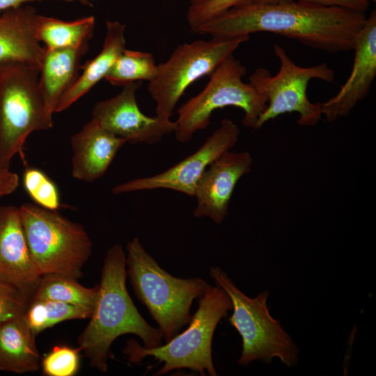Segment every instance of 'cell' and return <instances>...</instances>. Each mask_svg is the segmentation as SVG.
I'll return each instance as SVG.
<instances>
[{"mask_svg":"<svg viewBox=\"0 0 376 376\" xmlns=\"http://www.w3.org/2000/svg\"><path fill=\"white\" fill-rule=\"evenodd\" d=\"M126 143L92 118L71 137L72 176L87 182L96 180L104 174Z\"/></svg>","mask_w":376,"mask_h":376,"instance_id":"17","label":"cell"},{"mask_svg":"<svg viewBox=\"0 0 376 376\" xmlns=\"http://www.w3.org/2000/svg\"><path fill=\"white\" fill-rule=\"evenodd\" d=\"M239 127L224 118L219 127L191 155L169 169L152 176L133 179L112 189L114 194L132 191L168 189L194 196L196 187L208 166L237 143Z\"/></svg>","mask_w":376,"mask_h":376,"instance_id":"11","label":"cell"},{"mask_svg":"<svg viewBox=\"0 0 376 376\" xmlns=\"http://www.w3.org/2000/svg\"><path fill=\"white\" fill-rule=\"evenodd\" d=\"M19 212L31 257L40 275L81 278L92 252V242L84 228L57 210L37 204H23Z\"/></svg>","mask_w":376,"mask_h":376,"instance_id":"6","label":"cell"},{"mask_svg":"<svg viewBox=\"0 0 376 376\" xmlns=\"http://www.w3.org/2000/svg\"><path fill=\"white\" fill-rule=\"evenodd\" d=\"M126 254L122 245L108 250L90 321L78 338V348L91 367L106 373L108 360L113 358L111 347L120 336L134 334L147 348L162 345L159 329L141 315L126 287Z\"/></svg>","mask_w":376,"mask_h":376,"instance_id":"2","label":"cell"},{"mask_svg":"<svg viewBox=\"0 0 376 376\" xmlns=\"http://www.w3.org/2000/svg\"><path fill=\"white\" fill-rule=\"evenodd\" d=\"M39 72L24 64L0 68V168L9 169L12 158L22 155L30 134L53 126V113L39 88Z\"/></svg>","mask_w":376,"mask_h":376,"instance_id":"7","label":"cell"},{"mask_svg":"<svg viewBox=\"0 0 376 376\" xmlns=\"http://www.w3.org/2000/svg\"><path fill=\"white\" fill-rule=\"evenodd\" d=\"M127 275L134 292L169 342L191 320V307L209 284L201 278L182 279L162 269L139 238L126 246Z\"/></svg>","mask_w":376,"mask_h":376,"instance_id":"3","label":"cell"},{"mask_svg":"<svg viewBox=\"0 0 376 376\" xmlns=\"http://www.w3.org/2000/svg\"><path fill=\"white\" fill-rule=\"evenodd\" d=\"M92 309L49 299H31L24 314L28 325L36 336L63 321L90 318Z\"/></svg>","mask_w":376,"mask_h":376,"instance_id":"23","label":"cell"},{"mask_svg":"<svg viewBox=\"0 0 376 376\" xmlns=\"http://www.w3.org/2000/svg\"><path fill=\"white\" fill-rule=\"evenodd\" d=\"M80 350L65 345L54 346L41 359L42 373L47 376H73L80 364Z\"/></svg>","mask_w":376,"mask_h":376,"instance_id":"26","label":"cell"},{"mask_svg":"<svg viewBox=\"0 0 376 376\" xmlns=\"http://www.w3.org/2000/svg\"><path fill=\"white\" fill-rule=\"evenodd\" d=\"M25 190L36 204L51 210L61 206L59 193L55 184L41 171L28 168L23 175Z\"/></svg>","mask_w":376,"mask_h":376,"instance_id":"25","label":"cell"},{"mask_svg":"<svg viewBox=\"0 0 376 376\" xmlns=\"http://www.w3.org/2000/svg\"><path fill=\"white\" fill-rule=\"evenodd\" d=\"M97 295V286L86 288L77 279L58 274L41 276L31 299H49L89 308L93 310Z\"/></svg>","mask_w":376,"mask_h":376,"instance_id":"22","label":"cell"},{"mask_svg":"<svg viewBox=\"0 0 376 376\" xmlns=\"http://www.w3.org/2000/svg\"><path fill=\"white\" fill-rule=\"evenodd\" d=\"M40 1L44 0H0V13L10 8L23 6L27 3Z\"/></svg>","mask_w":376,"mask_h":376,"instance_id":"31","label":"cell"},{"mask_svg":"<svg viewBox=\"0 0 376 376\" xmlns=\"http://www.w3.org/2000/svg\"><path fill=\"white\" fill-rule=\"evenodd\" d=\"M298 1L308 3L329 6L338 7L366 13L369 8V3L367 0H289Z\"/></svg>","mask_w":376,"mask_h":376,"instance_id":"29","label":"cell"},{"mask_svg":"<svg viewBox=\"0 0 376 376\" xmlns=\"http://www.w3.org/2000/svg\"><path fill=\"white\" fill-rule=\"evenodd\" d=\"M95 24L93 15L65 21L39 14L37 35L47 49L77 48L88 45Z\"/></svg>","mask_w":376,"mask_h":376,"instance_id":"21","label":"cell"},{"mask_svg":"<svg viewBox=\"0 0 376 376\" xmlns=\"http://www.w3.org/2000/svg\"><path fill=\"white\" fill-rule=\"evenodd\" d=\"M41 276L29 253L19 208L0 206V281L32 297Z\"/></svg>","mask_w":376,"mask_h":376,"instance_id":"15","label":"cell"},{"mask_svg":"<svg viewBox=\"0 0 376 376\" xmlns=\"http://www.w3.org/2000/svg\"><path fill=\"white\" fill-rule=\"evenodd\" d=\"M157 72L152 54L125 49L104 79L113 86H124L134 81H151Z\"/></svg>","mask_w":376,"mask_h":376,"instance_id":"24","label":"cell"},{"mask_svg":"<svg viewBox=\"0 0 376 376\" xmlns=\"http://www.w3.org/2000/svg\"><path fill=\"white\" fill-rule=\"evenodd\" d=\"M125 27L124 24L118 21H107L106 34L101 51L81 66V74L73 86L61 98L55 112L67 109L105 78L125 49Z\"/></svg>","mask_w":376,"mask_h":376,"instance_id":"18","label":"cell"},{"mask_svg":"<svg viewBox=\"0 0 376 376\" xmlns=\"http://www.w3.org/2000/svg\"><path fill=\"white\" fill-rule=\"evenodd\" d=\"M142 81L123 86L116 96L100 101L92 111V118L109 132L132 144H154L174 133L175 123L157 116L143 113L136 102V92Z\"/></svg>","mask_w":376,"mask_h":376,"instance_id":"12","label":"cell"},{"mask_svg":"<svg viewBox=\"0 0 376 376\" xmlns=\"http://www.w3.org/2000/svg\"><path fill=\"white\" fill-rule=\"evenodd\" d=\"M274 52L280 63L278 72L272 75L267 69L258 68L249 78V83L267 101V107L258 121L257 129L270 120L292 112L299 114L297 122L300 126L315 125L322 116L321 103H312L308 100L307 88L310 81L314 79L333 81L334 70L327 63L299 66L276 44L274 45Z\"/></svg>","mask_w":376,"mask_h":376,"instance_id":"9","label":"cell"},{"mask_svg":"<svg viewBox=\"0 0 376 376\" xmlns=\"http://www.w3.org/2000/svg\"><path fill=\"white\" fill-rule=\"evenodd\" d=\"M352 71L333 97L321 103L322 114L328 122L346 116L369 93L376 77V11L373 10L357 34Z\"/></svg>","mask_w":376,"mask_h":376,"instance_id":"14","label":"cell"},{"mask_svg":"<svg viewBox=\"0 0 376 376\" xmlns=\"http://www.w3.org/2000/svg\"><path fill=\"white\" fill-rule=\"evenodd\" d=\"M289 0H253V3L256 4H271L288 1Z\"/></svg>","mask_w":376,"mask_h":376,"instance_id":"32","label":"cell"},{"mask_svg":"<svg viewBox=\"0 0 376 376\" xmlns=\"http://www.w3.org/2000/svg\"><path fill=\"white\" fill-rule=\"evenodd\" d=\"M19 184L18 175L9 169L0 168V198L13 193Z\"/></svg>","mask_w":376,"mask_h":376,"instance_id":"30","label":"cell"},{"mask_svg":"<svg viewBox=\"0 0 376 376\" xmlns=\"http://www.w3.org/2000/svg\"><path fill=\"white\" fill-rule=\"evenodd\" d=\"M250 36L212 38L178 46L171 56L157 64L155 77L148 84V91L156 103V116L170 119L185 90L194 81L213 71Z\"/></svg>","mask_w":376,"mask_h":376,"instance_id":"10","label":"cell"},{"mask_svg":"<svg viewBox=\"0 0 376 376\" xmlns=\"http://www.w3.org/2000/svg\"><path fill=\"white\" fill-rule=\"evenodd\" d=\"M31 299L18 288L0 281V322L24 315Z\"/></svg>","mask_w":376,"mask_h":376,"instance_id":"28","label":"cell"},{"mask_svg":"<svg viewBox=\"0 0 376 376\" xmlns=\"http://www.w3.org/2000/svg\"><path fill=\"white\" fill-rule=\"evenodd\" d=\"M88 50V45L77 48H45L38 84L46 105L53 114L61 98L76 81L81 57Z\"/></svg>","mask_w":376,"mask_h":376,"instance_id":"19","label":"cell"},{"mask_svg":"<svg viewBox=\"0 0 376 376\" xmlns=\"http://www.w3.org/2000/svg\"><path fill=\"white\" fill-rule=\"evenodd\" d=\"M365 13L298 1L233 8L200 26L196 33L235 38L269 32L329 53L352 50Z\"/></svg>","mask_w":376,"mask_h":376,"instance_id":"1","label":"cell"},{"mask_svg":"<svg viewBox=\"0 0 376 376\" xmlns=\"http://www.w3.org/2000/svg\"><path fill=\"white\" fill-rule=\"evenodd\" d=\"M246 74V67L233 55L221 63L205 88L178 108L176 139L180 143L190 141L196 132L207 127L215 110L230 106L244 111V126L257 129L267 101L249 82L243 81Z\"/></svg>","mask_w":376,"mask_h":376,"instance_id":"8","label":"cell"},{"mask_svg":"<svg viewBox=\"0 0 376 376\" xmlns=\"http://www.w3.org/2000/svg\"><path fill=\"white\" fill-rule=\"evenodd\" d=\"M63 1H78L79 2H80L81 3H84V4H86V5H90L91 1H96V0H63Z\"/></svg>","mask_w":376,"mask_h":376,"instance_id":"33","label":"cell"},{"mask_svg":"<svg viewBox=\"0 0 376 376\" xmlns=\"http://www.w3.org/2000/svg\"><path fill=\"white\" fill-rule=\"evenodd\" d=\"M197 300L198 308L189 327L164 345L147 348L134 339L128 340L123 351L128 361L138 363L146 357H153L164 363L155 375L185 368L201 376L206 373L217 376L212 354V338L220 320L232 310V301L227 292L216 285H209Z\"/></svg>","mask_w":376,"mask_h":376,"instance_id":"4","label":"cell"},{"mask_svg":"<svg viewBox=\"0 0 376 376\" xmlns=\"http://www.w3.org/2000/svg\"><path fill=\"white\" fill-rule=\"evenodd\" d=\"M251 155L225 152L206 169L196 187L195 218L207 217L221 224L228 214L230 201L240 178L251 171Z\"/></svg>","mask_w":376,"mask_h":376,"instance_id":"13","label":"cell"},{"mask_svg":"<svg viewBox=\"0 0 376 376\" xmlns=\"http://www.w3.org/2000/svg\"><path fill=\"white\" fill-rule=\"evenodd\" d=\"M253 3V0H205L200 4L189 6L187 20L194 32L203 24L215 19L228 10Z\"/></svg>","mask_w":376,"mask_h":376,"instance_id":"27","label":"cell"},{"mask_svg":"<svg viewBox=\"0 0 376 376\" xmlns=\"http://www.w3.org/2000/svg\"><path fill=\"white\" fill-rule=\"evenodd\" d=\"M210 276L232 301L233 313L228 320L242 342L238 364L246 366L258 360L269 363L277 359L288 368L297 366L299 348L280 321L271 315L267 306L269 292L265 290L254 297L247 296L218 266L210 268Z\"/></svg>","mask_w":376,"mask_h":376,"instance_id":"5","label":"cell"},{"mask_svg":"<svg viewBox=\"0 0 376 376\" xmlns=\"http://www.w3.org/2000/svg\"><path fill=\"white\" fill-rule=\"evenodd\" d=\"M205 0H191V6H195L200 4L201 3L203 2Z\"/></svg>","mask_w":376,"mask_h":376,"instance_id":"34","label":"cell"},{"mask_svg":"<svg viewBox=\"0 0 376 376\" xmlns=\"http://www.w3.org/2000/svg\"><path fill=\"white\" fill-rule=\"evenodd\" d=\"M41 358L24 315L0 322V370L24 374L38 370Z\"/></svg>","mask_w":376,"mask_h":376,"instance_id":"20","label":"cell"},{"mask_svg":"<svg viewBox=\"0 0 376 376\" xmlns=\"http://www.w3.org/2000/svg\"><path fill=\"white\" fill-rule=\"evenodd\" d=\"M38 16L29 5L0 14V68L13 64L40 68L45 48L37 35Z\"/></svg>","mask_w":376,"mask_h":376,"instance_id":"16","label":"cell"}]
</instances>
